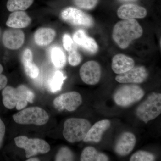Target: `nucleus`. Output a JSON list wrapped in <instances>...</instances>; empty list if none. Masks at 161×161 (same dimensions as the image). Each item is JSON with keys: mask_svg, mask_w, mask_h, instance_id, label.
I'll return each mask as SVG.
<instances>
[{"mask_svg": "<svg viewBox=\"0 0 161 161\" xmlns=\"http://www.w3.org/2000/svg\"><path fill=\"white\" fill-rule=\"evenodd\" d=\"M33 61L28 62L23 64L24 70L26 75L31 78H35L38 77L39 74V68L36 65L33 63Z\"/></svg>", "mask_w": 161, "mask_h": 161, "instance_id": "nucleus-27", "label": "nucleus"}, {"mask_svg": "<svg viewBox=\"0 0 161 161\" xmlns=\"http://www.w3.org/2000/svg\"><path fill=\"white\" fill-rule=\"evenodd\" d=\"M34 0H8L6 4L9 11H23L31 6Z\"/></svg>", "mask_w": 161, "mask_h": 161, "instance_id": "nucleus-21", "label": "nucleus"}, {"mask_svg": "<svg viewBox=\"0 0 161 161\" xmlns=\"http://www.w3.org/2000/svg\"><path fill=\"white\" fill-rule=\"evenodd\" d=\"M3 103L9 109L16 108L20 110L27 105V103H32L34 94L31 90L24 85H21L16 88L7 86L2 92Z\"/></svg>", "mask_w": 161, "mask_h": 161, "instance_id": "nucleus-2", "label": "nucleus"}, {"mask_svg": "<svg viewBox=\"0 0 161 161\" xmlns=\"http://www.w3.org/2000/svg\"><path fill=\"white\" fill-rule=\"evenodd\" d=\"M82 102L81 95L78 92H72L59 95L55 98L53 105L59 111L66 110L69 112H73L80 106Z\"/></svg>", "mask_w": 161, "mask_h": 161, "instance_id": "nucleus-9", "label": "nucleus"}, {"mask_svg": "<svg viewBox=\"0 0 161 161\" xmlns=\"http://www.w3.org/2000/svg\"><path fill=\"white\" fill-rule=\"evenodd\" d=\"M79 74L81 80L89 85L98 83L101 76V69L99 64L94 60L87 61L80 67Z\"/></svg>", "mask_w": 161, "mask_h": 161, "instance_id": "nucleus-10", "label": "nucleus"}, {"mask_svg": "<svg viewBox=\"0 0 161 161\" xmlns=\"http://www.w3.org/2000/svg\"><path fill=\"white\" fill-rule=\"evenodd\" d=\"M62 43L64 49L69 52L72 50L76 48L73 40H72L70 36L68 34H65L64 35L62 38Z\"/></svg>", "mask_w": 161, "mask_h": 161, "instance_id": "nucleus-29", "label": "nucleus"}, {"mask_svg": "<svg viewBox=\"0 0 161 161\" xmlns=\"http://www.w3.org/2000/svg\"><path fill=\"white\" fill-rule=\"evenodd\" d=\"M14 141L18 147L25 150L26 157L27 158L38 153H47L51 149L49 144L41 139H29L23 136L15 137Z\"/></svg>", "mask_w": 161, "mask_h": 161, "instance_id": "nucleus-7", "label": "nucleus"}, {"mask_svg": "<svg viewBox=\"0 0 161 161\" xmlns=\"http://www.w3.org/2000/svg\"><path fill=\"white\" fill-rule=\"evenodd\" d=\"M5 132H6V127H5V124L0 118V147L3 144Z\"/></svg>", "mask_w": 161, "mask_h": 161, "instance_id": "nucleus-32", "label": "nucleus"}, {"mask_svg": "<svg viewBox=\"0 0 161 161\" xmlns=\"http://www.w3.org/2000/svg\"><path fill=\"white\" fill-rule=\"evenodd\" d=\"M145 92L136 85H125L119 88L114 95V101L122 107L130 106L143 97Z\"/></svg>", "mask_w": 161, "mask_h": 161, "instance_id": "nucleus-5", "label": "nucleus"}, {"mask_svg": "<svg viewBox=\"0 0 161 161\" xmlns=\"http://www.w3.org/2000/svg\"><path fill=\"white\" fill-rule=\"evenodd\" d=\"M136 141L133 133L129 132H124L116 142L114 149L115 152L121 156L129 155L135 147Z\"/></svg>", "mask_w": 161, "mask_h": 161, "instance_id": "nucleus-13", "label": "nucleus"}, {"mask_svg": "<svg viewBox=\"0 0 161 161\" xmlns=\"http://www.w3.org/2000/svg\"><path fill=\"white\" fill-rule=\"evenodd\" d=\"M155 156L152 153L143 150H139L134 153L130 158V161H153Z\"/></svg>", "mask_w": 161, "mask_h": 161, "instance_id": "nucleus-24", "label": "nucleus"}, {"mask_svg": "<svg viewBox=\"0 0 161 161\" xmlns=\"http://www.w3.org/2000/svg\"><path fill=\"white\" fill-rule=\"evenodd\" d=\"M73 40L88 53L95 54L98 51V45L95 40L87 36L85 32L82 30L75 32L73 35Z\"/></svg>", "mask_w": 161, "mask_h": 161, "instance_id": "nucleus-14", "label": "nucleus"}, {"mask_svg": "<svg viewBox=\"0 0 161 161\" xmlns=\"http://www.w3.org/2000/svg\"><path fill=\"white\" fill-rule=\"evenodd\" d=\"M76 6L81 9L91 10L94 9L98 3V0H73Z\"/></svg>", "mask_w": 161, "mask_h": 161, "instance_id": "nucleus-26", "label": "nucleus"}, {"mask_svg": "<svg viewBox=\"0 0 161 161\" xmlns=\"http://www.w3.org/2000/svg\"><path fill=\"white\" fill-rule=\"evenodd\" d=\"M3 70V67L0 64V90L4 89L8 82V79L6 76L2 74Z\"/></svg>", "mask_w": 161, "mask_h": 161, "instance_id": "nucleus-31", "label": "nucleus"}, {"mask_svg": "<svg viewBox=\"0 0 161 161\" xmlns=\"http://www.w3.org/2000/svg\"><path fill=\"white\" fill-rule=\"evenodd\" d=\"M33 61V54L31 51L27 48L23 51L22 57V62L23 64Z\"/></svg>", "mask_w": 161, "mask_h": 161, "instance_id": "nucleus-30", "label": "nucleus"}, {"mask_svg": "<svg viewBox=\"0 0 161 161\" xmlns=\"http://www.w3.org/2000/svg\"><path fill=\"white\" fill-rule=\"evenodd\" d=\"M119 1L122 2H134V1H136V0H119Z\"/></svg>", "mask_w": 161, "mask_h": 161, "instance_id": "nucleus-34", "label": "nucleus"}, {"mask_svg": "<svg viewBox=\"0 0 161 161\" xmlns=\"http://www.w3.org/2000/svg\"><path fill=\"white\" fill-rule=\"evenodd\" d=\"M66 77L64 76L63 73L60 71L55 72L53 76L49 81V88L51 91L56 92L60 91L64 81L66 79Z\"/></svg>", "mask_w": 161, "mask_h": 161, "instance_id": "nucleus-23", "label": "nucleus"}, {"mask_svg": "<svg viewBox=\"0 0 161 161\" xmlns=\"http://www.w3.org/2000/svg\"><path fill=\"white\" fill-rule=\"evenodd\" d=\"M25 40V35L18 28H11L4 31L3 36V45L10 50H17L23 46Z\"/></svg>", "mask_w": 161, "mask_h": 161, "instance_id": "nucleus-12", "label": "nucleus"}, {"mask_svg": "<svg viewBox=\"0 0 161 161\" xmlns=\"http://www.w3.org/2000/svg\"><path fill=\"white\" fill-rule=\"evenodd\" d=\"M91 126L89 121L85 119H69L64 125V137L70 143L83 141Z\"/></svg>", "mask_w": 161, "mask_h": 161, "instance_id": "nucleus-3", "label": "nucleus"}, {"mask_svg": "<svg viewBox=\"0 0 161 161\" xmlns=\"http://www.w3.org/2000/svg\"><path fill=\"white\" fill-rule=\"evenodd\" d=\"M81 161H108L109 160L108 156L98 152L95 148L88 147L85 148L80 155Z\"/></svg>", "mask_w": 161, "mask_h": 161, "instance_id": "nucleus-20", "label": "nucleus"}, {"mask_svg": "<svg viewBox=\"0 0 161 161\" xmlns=\"http://www.w3.org/2000/svg\"><path fill=\"white\" fill-rule=\"evenodd\" d=\"M56 161L74 160V154L67 147L61 148L56 155Z\"/></svg>", "mask_w": 161, "mask_h": 161, "instance_id": "nucleus-25", "label": "nucleus"}, {"mask_svg": "<svg viewBox=\"0 0 161 161\" xmlns=\"http://www.w3.org/2000/svg\"><path fill=\"white\" fill-rule=\"evenodd\" d=\"M134 65L135 62L132 58L122 54L115 55L112 58V70L118 75L125 73L132 69Z\"/></svg>", "mask_w": 161, "mask_h": 161, "instance_id": "nucleus-17", "label": "nucleus"}, {"mask_svg": "<svg viewBox=\"0 0 161 161\" xmlns=\"http://www.w3.org/2000/svg\"><path fill=\"white\" fill-rule=\"evenodd\" d=\"M14 120L21 125H43L49 120V115L43 109L39 107H31L24 109L13 116Z\"/></svg>", "mask_w": 161, "mask_h": 161, "instance_id": "nucleus-6", "label": "nucleus"}, {"mask_svg": "<svg viewBox=\"0 0 161 161\" xmlns=\"http://www.w3.org/2000/svg\"><path fill=\"white\" fill-rule=\"evenodd\" d=\"M110 126L111 122L108 119L98 121L91 126L83 141L85 142H99L101 141L104 132L110 128Z\"/></svg>", "mask_w": 161, "mask_h": 161, "instance_id": "nucleus-15", "label": "nucleus"}, {"mask_svg": "<svg viewBox=\"0 0 161 161\" xmlns=\"http://www.w3.org/2000/svg\"><path fill=\"white\" fill-rule=\"evenodd\" d=\"M52 62L56 67L62 68L66 64V57L60 47H55L52 48L51 52Z\"/></svg>", "mask_w": 161, "mask_h": 161, "instance_id": "nucleus-22", "label": "nucleus"}, {"mask_svg": "<svg viewBox=\"0 0 161 161\" xmlns=\"http://www.w3.org/2000/svg\"><path fill=\"white\" fill-rule=\"evenodd\" d=\"M56 35V31L52 28H40L35 32V42L39 46H46L53 42Z\"/></svg>", "mask_w": 161, "mask_h": 161, "instance_id": "nucleus-19", "label": "nucleus"}, {"mask_svg": "<svg viewBox=\"0 0 161 161\" xmlns=\"http://www.w3.org/2000/svg\"><path fill=\"white\" fill-rule=\"evenodd\" d=\"M0 36H1V31H0Z\"/></svg>", "mask_w": 161, "mask_h": 161, "instance_id": "nucleus-35", "label": "nucleus"}, {"mask_svg": "<svg viewBox=\"0 0 161 161\" xmlns=\"http://www.w3.org/2000/svg\"><path fill=\"white\" fill-rule=\"evenodd\" d=\"M147 11L144 7L135 4H125L117 10L119 18L123 19H142L147 16Z\"/></svg>", "mask_w": 161, "mask_h": 161, "instance_id": "nucleus-16", "label": "nucleus"}, {"mask_svg": "<svg viewBox=\"0 0 161 161\" xmlns=\"http://www.w3.org/2000/svg\"><path fill=\"white\" fill-rule=\"evenodd\" d=\"M161 113V94L155 92L150 94L136 111L137 118L146 124L155 119Z\"/></svg>", "mask_w": 161, "mask_h": 161, "instance_id": "nucleus-4", "label": "nucleus"}, {"mask_svg": "<svg viewBox=\"0 0 161 161\" xmlns=\"http://www.w3.org/2000/svg\"><path fill=\"white\" fill-rule=\"evenodd\" d=\"M62 19L73 26L91 28L94 25V21L90 15L80 9L68 7L64 9L60 14Z\"/></svg>", "mask_w": 161, "mask_h": 161, "instance_id": "nucleus-8", "label": "nucleus"}, {"mask_svg": "<svg viewBox=\"0 0 161 161\" xmlns=\"http://www.w3.org/2000/svg\"><path fill=\"white\" fill-rule=\"evenodd\" d=\"M40 161V160L39 159L36 158H30L29 159L27 160L26 161Z\"/></svg>", "mask_w": 161, "mask_h": 161, "instance_id": "nucleus-33", "label": "nucleus"}, {"mask_svg": "<svg viewBox=\"0 0 161 161\" xmlns=\"http://www.w3.org/2000/svg\"><path fill=\"white\" fill-rule=\"evenodd\" d=\"M31 21V19L25 12L16 11L9 15L6 24L11 28L19 29L29 26Z\"/></svg>", "mask_w": 161, "mask_h": 161, "instance_id": "nucleus-18", "label": "nucleus"}, {"mask_svg": "<svg viewBox=\"0 0 161 161\" xmlns=\"http://www.w3.org/2000/svg\"><path fill=\"white\" fill-rule=\"evenodd\" d=\"M148 71L144 66L133 67L132 69L115 77V80L120 83L138 84L143 82L148 78Z\"/></svg>", "mask_w": 161, "mask_h": 161, "instance_id": "nucleus-11", "label": "nucleus"}, {"mask_svg": "<svg viewBox=\"0 0 161 161\" xmlns=\"http://www.w3.org/2000/svg\"><path fill=\"white\" fill-rule=\"evenodd\" d=\"M68 60L69 64L73 66H77L81 62V56L76 50V48L69 52Z\"/></svg>", "mask_w": 161, "mask_h": 161, "instance_id": "nucleus-28", "label": "nucleus"}, {"mask_svg": "<svg viewBox=\"0 0 161 161\" xmlns=\"http://www.w3.org/2000/svg\"><path fill=\"white\" fill-rule=\"evenodd\" d=\"M143 29L135 19H123L114 26L112 39L121 49L127 48L133 40L142 36Z\"/></svg>", "mask_w": 161, "mask_h": 161, "instance_id": "nucleus-1", "label": "nucleus"}]
</instances>
